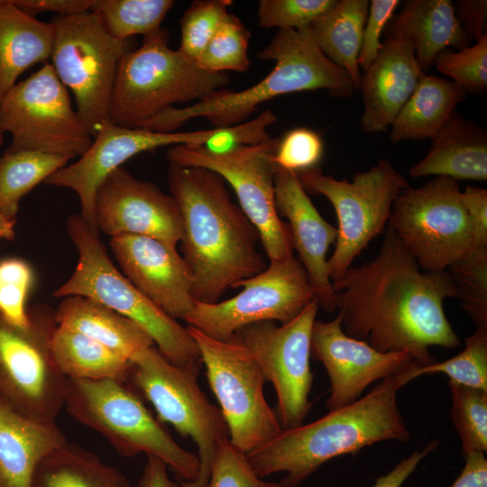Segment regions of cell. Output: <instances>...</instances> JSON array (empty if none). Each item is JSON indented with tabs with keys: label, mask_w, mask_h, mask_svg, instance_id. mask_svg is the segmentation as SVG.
<instances>
[{
	"label": "cell",
	"mask_w": 487,
	"mask_h": 487,
	"mask_svg": "<svg viewBox=\"0 0 487 487\" xmlns=\"http://www.w3.org/2000/svg\"><path fill=\"white\" fill-rule=\"evenodd\" d=\"M332 288L345 333L380 352H406L427 365L436 362L430 346L461 345L444 311L446 299L459 297L449 271L421 270L389 228L378 254Z\"/></svg>",
	"instance_id": "obj_1"
},
{
	"label": "cell",
	"mask_w": 487,
	"mask_h": 487,
	"mask_svg": "<svg viewBox=\"0 0 487 487\" xmlns=\"http://www.w3.org/2000/svg\"><path fill=\"white\" fill-rule=\"evenodd\" d=\"M168 185L181 216L183 259L195 301L216 303L241 280L267 268L255 225L217 173L170 163Z\"/></svg>",
	"instance_id": "obj_2"
},
{
	"label": "cell",
	"mask_w": 487,
	"mask_h": 487,
	"mask_svg": "<svg viewBox=\"0 0 487 487\" xmlns=\"http://www.w3.org/2000/svg\"><path fill=\"white\" fill-rule=\"evenodd\" d=\"M400 389L393 375L387 377L356 401L309 424L283 429L247 454V460L259 477L283 472L280 487H296L335 457L381 441L408 442L410 434L397 403Z\"/></svg>",
	"instance_id": "obj_3"
},
{
	"label": "cell",
	"mask_w": 487,
	"mask_h": 487,
	"mask_svg": "<svg viewBox=\"0 0 487 487\" xmlns=\"http://www.w3.org/2000/svg\"><path fill=\"white\" fill-rule=\"evenodd\" d=\"M257 57L274 60L275 66L255 85L241 91L222 88L193 105L170 107L141 128L172 133L197 117L206 118L213 128H227L246 122L260 105L285 94L322 89L334 97L348 98L356 90L349 75L323 53L308 27L278 30Z\"/></svg>",
	"instance_id": "obj_4"
},
{
	"label": "cell",
	"mask_w": 487,
	"mask_h": 487,
	"mask_svg": "<svg viewBox=\"0 0 487 487\" xmlns=\"http://www.w3.org/2000/svg\"><path fill=\"white\" fill-rule=\"evenodd\" d=\"M228 82L226 73L204 70L178 50H171L169 32L161 27L122 59L110 99L109 121L120 127L139 128L173 105L202 100Z\"/></svg>",
	"instance_id": "obj_5"
},
{
	"label": "cell",
	"mask_w": 487,
	"mask_h": 487,
	"mask_svg": "<svg viewBox=\"0 0 487 487\" xmlns=\"http://www.w3.org/2000/svg\"><path fill=\"white\" fill-rule=\"evenodd\" d=\"M67 231L78 250V262L72 275L53 291V296H81L115 310L142 326L170 363L200 370V354L188 328L168 316L119 271L99 235L91 231L80 215L69 216Z\"/></svg>",
	"instance_id": "obj_6"
},
{
	"label": "cell",
	"mask_w": 487,
	"mask_h": 487,
	"mask_svg": "<svg viewBox=\"0 0 487 487\" xmlns=\"http://www.w3.org/2000/svg\"><path fill=\"white\" fill-rule=\"evenodd\" d=\"M64 408L78 422L106 437L122 455H154L180 482L197 479L198 455L177 444L128 383L67 379Z\"/></svg>",
	"instance_id": "obj_7"
},
{
	"label": "cell",
	"mask_w": 487,
	"mask_h": 487,
	"mask_svg": "<svg viewBox=\"0 0 487 487\" xmlns=\"http://www.w3.org/2000/svg\"><path fill=\"white\" fill-rule=\"evenodd\" d=\"M199 372L170 363L153 345L130 358L127 383L152 405L162 424H170L198 446V475L180 487H207L213 461L229 440L220 409L198 384Z\"/></svg>",
	"instance_id": "obj_8"
},
{
	"label": "cell",
	"mask_w": 487,
	"mask_h": 487,
	"mask_svg": "<svg viewBox=\"0 0 487 487\" xmlns=\"http://www.w3.org/2000/svg\"><path fill=\"white\" fill-rule=\"evenodd\" d=\"M51 66L74 95L77 113L94 138L109 121V105L119 64L133 50V39L110 35L91 11L55 15Z\"/></svg>",
	"instance_id": "obj_9"
},
{
	"label": "cell",
	"mask_w": 487,
	"mask_h": 487,
	"mask_svg": "<svg viewBox=\"0 0 487 487\" xmlns=\"http://www.w3.org/2000/svg\"><path fill=\"white\" fill-rule=\"evenodd\" d=\"M307 193L322 195L333 206L338 226L333 254L327 259L331 282L340 278L355 258L388 225L393 203L409 186L387 160L355 173L352 180L336 179L319 167L297 173Z\"/></svg>",
	"instance_id": "obj_10"
},
{
	"label": "cell",
	"mask_w": 487,
	"mask_h": 487,
	"mask_svg": "<svg viewBox=\"0 0 487 487\" xmlns=\"http://www.w3.org/2000/svg\"><path fill=\"white\" fill-rule=\"evenodd\" d=\"M28 312L27 326L0 312V400L31 418L55 422L64 408L67 381L51 349L58 326L55 310L36 304Z\"/></svg>",
	"instance_id": "obj_11"
},
{
	"label": "cell",
	"mask_w": 487,
	"mask_h": 487,
	"mask_svg": "<svg viewBox=\"0 0 487 487\" xmlns=\"http://www.w3.org/2000/svg\"><path fill=\"white\" fill-rule=\"evenodd\" d=\"M187 328L219 402L230 443L247 455L275 438L283 429L265 400L266 381L251 351L234 338L222 341L190 326Z\"/></svg>",
	"instance_id": "obj_12"
},
{
	"label": "cell",
	"mask_w": 487,
	"mask_h": 487,
	"mask_svg": "<svg viewBox=\"0 0 487 487\" xmlns=\"http://www.w3.org/2000/svg\"><path fill=\"white\" fill-rule=\"evenodd\" d=\"M278 138L256 144H240L225 152L202 145H175L167 151L170 163L209 170L221 176L236 194L239 207L257 228L270 260L293 255L289 226L281 220L275 202L272 155Z\"/></svg>",
	"instance_id": "obj_13"
},
{
	"label": "cell",
	"mask_w": 487,
	"mask_h": 487,
	"mask_svg": "<svg viewBox=\"0 0 487 487\" xmlns=\"http://www.w3.org/2000/svg\"><path fill=\"white\" fill-rule=\"evenodd\" d=\"M0 131L12 136L6 152L32 151L70 160L93 142L49 62L0 99Z\"/></svg>",
	"instance_id": "obj_14"
},
{
	"label": "cell",
	"mask_w": 487,
	"mask_h": 487,
	"mask_svg": "<svg viewBox=\"0 0 487 487\" xmlns=\"http://www.w3.org/2000/svg\"><path fill=\"white\" fill-rule=\"evenodd\" d=\"M387 226L425 271H446L473 245L458 183L447 177L402 189Z\"/></svg>",
	"instance_id": "obj_15"
},
{
	"label": "cell",
	"mask_w": 487,
	"mask_h": 487,
	"mask_svg": "<svg viewBox=\"0 0 487 487\" xmlns=\"http://www.w3.org/2000/svg\"><path fill=\"white\" fill-rule=\"evenodd\" d=\"M236 287L244 289L229 299L216 303L195 301L183 320L210 337L228 341L251 324H286L316 298L304 267L293 255L270 262L263 271L241 280Z\"/></svg>",
	"instance_id": "obj_16"
},
{
	"label": "cell",
	"mask_w": 487,
	"mask_h": 487,
	"mask_svg": "<svg viewBox=\"0 0 487 487\" xmlns=\"http://www.w3.org/2000/svg\"><path fill=\"white\" fill-rule=\"evenodd\" d=\"M318 308L315 298L286 324L258 322L241 328L232 337L251 351L265 381L274 386L275 413L282 429L301 426L312 407L308 399L313 383L310 345Z\"/></svg>",
	"instance_id": "obj_17"
},
{
	"label": "cell",
	"mask_w": 487,
	"mask_h": 487,
	"mask_svg": "<svg viewBox=\"0 0 487 487\" xmlns=\"http://www.w3.org/2000/svg\"><path fill=\"white\" fill-rule=\"evenodd\" d=\"M225 128L191 132L160 133L145 128H125L110 122L93 138L89 148L72 163L58 170L43 183L73 190L80 201V216L91 231L99 235L94 204L101 183L130 158L147 151L175 145L206 146L224 133Z\"/></svg>",
	"instance_id": "obj_18"
},
{
	"label": "cell",
	"mask_w": 487,
	"mask_h": 487,
	"mask_svg": "<svg viewBox=\"0 0 487 487\" xmlns=\"http://www.w3.org/2000/svg\"><path fill=\"white\" fill-rule=\"evenodd\" d=\"M94 213L98 231L111 238L143 235L177 247L182 237L181 216L172 196L122 167L99 186Z\"/></svg>",
	"instance_id": "obj_19"
},
{
	"label": "cell",
	"mask_w": 487,
	"mask_h": 487,
	"mask_svg": "<svg viewBox=\"0 0 487 487\" xmlns=\"http://www.w3.org/2000/svg\"><path fill=\"white\" fill-rule=\"evenodd\" d=\"M340 313L328 322L316 320L311 357L322 363L330 379L329 410L356 401L372 382L392 376L411 361L406 352H380L366 341L347 335Z\"/></svg>",
	"instance_id": "obj_20"
},
{
	"label": "cell",
	"mask_w": 487,
	"mask_h": 487,
	"mask_svg": "<svg viewBox=\"0 0 487 487\" xmlns=\"http://www.w3.org/2000/svg\"><path fill=\"white\" fill-rule=\"evenodd\" d=\"M109 244L124 275L157 307L174 319L190 312L193 280L177 247L143 235L112 237Z\"/></svg>",
	"instance_id": "obj_21"
},
{
	"label": "cell",
	"mask_w": 487,
	"mask_h": 487,
	"mask_svg": "<svg viewBox=\"0 0 487 487\" xmlns=\"http://www.w3.org/2000/svg\"><path fill=\"white\" fill-rule=\"evenodd\" d=\"M279 215L289 220L293 250L304 267L319 306L334 311L335 294L327 271L326 254L336 241L337 229L317 211L297 173L279 169L274 176Z\"/></svg>",
	"instance_id": "obj_22"
},
{
	"label": "cell",
	"mask_w": 487,
	"mask_h": 487,
	"mask_svg": "<svg viewBox=\"0 0 487 487\" xmlns=\"http://www.w3.org/2000/svg\"><path fill=\"white\" fill-rule=\"evenodd\" d=\"M423 74L411 43L400 32L388 29L378 55L361 76V129L366 133L386 132Z\"/></svg>",
	"instance_id": "obj_23"
},
{
	"label": "cell",
	"mask_w": 487,
	"mask_h": 487,
	"mask_svg": "<svg viewBox=\"0 0 487 487\" xmlns=\"http://www.w3.org/2000/svg\"><path fill=\"white\" fill-rule=\"evenodd\" d=\"M66 442L56 422L31 418L0 400V487H31L41 460Z\"/></svg>",
	"instance_id": "obj_24"
},
{
	"label": "cell",
	"mask_w": 487,
	"mask_h": 487,
	"mask_svg": "<svg viewBox=\"0 0 487 487\" xmlns=\"http://www.w3.org/2000/svg\"><path fill=\"white\" fill-rule=\"evenodd\" d=\"M427 155L409 170L413 179L447 177L455 180L487 179V131L456 111L431 139Z\"/></svg>",
	"instance_id": "obj_25"
},
{
	"label": "cell",
	"mask_w": 487,
	"mask_h": 487,
	"mask_svg": "<svg viewBox=\"0 0 487 487\" xmlns=\"http://www.w3.org/2000/svg\"><path fill=\"white\" fill-rule=\"evenodd\" d=\"M388 29L411 43L420 69L426 73L435 58L449 47L462 50L471 40L458 21L450 0H409L391 18Z\"/></svg>",
	"instance_id": "obj_26"
},
{
	"label": "cell",
	"mask_w": 487,
	"mask_h": 487,
	"mask_svg": "<svg viewBox=\"0 0 487 487\" xmlns=\"http://www.w3.org/2000/svg\"><path fill=\"white\" fill-rule=\"evenodd\" d=\"M53 41L51 23L26 14L12 0H0V99L24 71L51 59Z\"/></svg>",
	"instance_id": "obj_27"
},
{
	"label": "cell",
	"mask_w": 487,
	"mask_h": 487,
	"mask_svg": "<svg viewBox=\"0 0 487 487\" xmlns=\"http://www.w3.org/2000/svg\"><path fill=\"white\" fill-rule=\"evenodd\" d=\"M55 317L58 326L78 332L129 359L154 345L150 335L138 324L85 297H65Z\"/></svg>",
	"instance_id": "obj_28"
},
{
	"label": "cell",
	"mask_w": 487,
	"mask_h": 487,
	"mask_svg": "<svg viewBox=\"0 0 487 487\" xmlns=\"http://www.w3.org/2000/svg\"><path fill=\"white\" fill-rule=\"evenodd\" d=\"M466 96L467 92L454 81L423 74L390 127V142L434 138Z\"/></svg>",
	"instance_id": "obj_29"
},
{
	"label": "cell",
	"mask_w": 487,
	"mask_h": 487,
	"mask_svg": "<svg viewBox=\"0 0 487 487\" xmlns=\"http://www.w3.org/2000/svg\"><path fill=\"white\" fill-rule=\"evenodd\" d=\"M369 6L368 0H336L308 26L323 53L349 75L356 90L362 76L358 56Z\"/></svg>",
	"instance_id": "obj_30"
},
{
	"label": "cell",
	"mask_w": 487,
	"mask_h": 487,
	"mask_svg": "<svg viewBox=\"0 0 487 487\" xmlns=\"http://www.w3.org/2000/svg\"><path fill=\"white\" fill-rule=\"evenodd\" d=\"M51 349L57 368L67 379L127 383L130 359L78 332L57 326Z\"/></svg>",
	"instance_id": "obj_31"
},
{
	"label": "cell",
	"mask_w": 487,
	"mask_h": 487,
	"mask_svg": "<svg viewBox=\"0 0 487 487\" xmlns=\"http://www.w3.org/2000/svg\"><path fill=\"white\" fill-rule=\"evenodd\" d=\"M31 487H131L127 477L95 453L69 443L37 466Z\"/></svg>",
	"instance_id": "obj_32"
},
{
	"label": "cell",
	"mask_w": 487,
	"mask_h": 487,
	"mask_svg": "<svg viewBox=\"0 0 487 487\" xmlns=\"http://www.w3.org/2000/svg\"><path fill=\"white\" fill-rule=\"evenodd\" d=\"M69 161L32 151L5 152L0 157V212L16 219L22 198Z\"/></svg>",
	"instance_id": "obj_33"
},
{
	"label": "cell",
	"mask_w": 487,
	"mask_h": 487,
	"mask_svg": "<svg viewBox=\"0 0 487 487\" xmlns=\"http://www.w3.org/2000/svg\"><path fill=\"white\" fill-rule=\"evenodd\" d=\"M438 372L448 376L450 381L487 391V329L476 328L455 356L427 365L413 360L393 377L401 388L418 376Z\"/></svg>",
	"instance_id": "obj_34"
},
{
	"label": "cell",
	"mask_w": 487,
	"mask_h": 487,
	"mask_svg": "<svg viewBox=\"0 0 487 487\" xmlns=\"http://www.w3.org/2000/svg\"><path fill=\"white\" fill-rule=\"evenodd\" d=\"M173 5L172 0H94L90 11L110 35L128 40L159 30Z\"/></svg>",
	"instance_id": "obj_35"
},
{
	"label": "cell",
	"mask_w": 487,
	"mask_h": 487,
	"mask_svg": "<svg viewBox=\"0 0 487 487\" xmlns=\"http://www.w3.org/2000/svg\"><path fill=\"white\" fill-rule=\"evenodd\" d=\"M451 418L459 435L462 454L487 452V391L448 381Z\"/></svg>",
	"instance_id": "obj_36"
},
{
	"label": "cell",
	"mask_w": 487,
	"mask_h": 487,
	"mask_svg": "<svg viewBox=\"0 0 487 487\" xmlns=\"http://www.w3.org/2000/svg\"><path fill=\"white\" fill-rule=\"evenodd\" d=\"M251 33L241 20L229 13L196 61L204 70L225 73L248 69Z\"/></svg>",
	"instance_id": "obj_37"
},
{
	"label": "cell",
	"mask_w": 487,
	"mask_h": 487,
	"mask_svg": "<svg viewBox=\"0 0 487 487\" xmlns=\"http://www.w3.org/2000/svg\"><path fill=\"white\" fill-rule=\"evenodd\" d=\"M462 308L476 328L487 329V247H473L447 269Z\"/></svg>",
	"instance_id": "obj_38"
},
{
	"label": "cell",
	"mask_w": 487,
	"mask_h": 487,
	"mask_svg": "<svg viewBox=\"0 0 487 487\" xmlns=\"http://www.w3.org/2000/svg\"><path fill=\"white\" fill-rule=\"evenodd\" d=\"M231 0L193 2L180 18L181 41L178 51L197 61L229 14Z\"/></svg>",
	"instance_id": "obj_39"
},
{
	"label": "cell",
	"mask_w": 487,
	"mask_h": 487,
	"mask_svg": "<svg viewBox=\"0 0 487 487\" xmlns=\"http://www.w3.org/2000/svg\"><path fill=\"white\" fill-rule=\"evenodd\" d=\"M433 64L467 93H483L487 88V35L473 46L442 51Z\"/></svg>",
	"instance_id": "obj_40"
},
{
	"label": "cell",
	"mask_w": 487,
	"mask_h": 487,
	"mask_svg": "<svg viewBox=\"0 0 487 487\" xmlns=\"http://www.w3.org/2000/svg\"><path fill=\"white\" fill-rule=\"evenodd\" d=\"M34 282V271L26 261L17 257L0 260V312L16 326L30 324L26 302Z\"/></svg>",
	"instance_id": "obj_41"
},
{
	"label": "cell",
	"mask_w": 487,
	"mask_h": 487,
	"mask_svg": "<svg viewBox=\"0 0 487 487\" xmlns=\"http://www.w3.org/2000/svg\"><path fill=\"white\" fill-rule=\"evenodd\" d=\"M336 0H262L258 4L259 26L299 30L331 8Z\"/></svg>",
	"instance_id": "obj_42"
},
{
	"label": "cell",
	"mask_w": 487,
	"mask_h": 487,
	"mask_svg": "<svg viewBox=\"0 0 487 487\" xmlns=\"http://www.w3.org/2000/svg\"><path fill=\"white\" fill-rule=\"evenodd\" d=\"M324 155L321 136L308 127H296L280 139L272 161L281 170L299 173L318 167Z\"/></svg>",
	"instance_id": "obj_43"
},
{
	"label": "cell",
	"mask_w": 487,
	"mask_h": 487,
	"mask_svg": "<svg viewBox=\"0 0 487 487\" xmlns=\"http://www.w3.org/2000/svg\"><path fill=\"white\" fill-rule=\"evenodd\" d=\"M207 487H280V484L259 477L246 455L228 440L213 461Z\"/></svg>",
	"instance_id": "obj_44"
},
{
	"label": "cell",
	"mask_w": 487,
	"mask_h": 487,
	"mask_svg": "<svg viewBox=\"0 0 487 487\" xmlns=\"http://www.w3.org/2000/svg\"><path fill=\"white\" fill-rule=\"evenodd\" d=\"M399 0H372L364 24L358 65L365 70L378 55L382 47V31L391 20Z\"/></svg>",
	"instance_id": "obj_45"
},
{
	"label": "cell",
	"mask_w": 487,
	"mask_h": 487,
	"mask_svg": "<svg viewBox=\"0 0 487 487\" xmlns=\"http://www.w3.org/2000/svg\"><path fill=\"white\" fill-rule=\"evenodd\" d=\"M461 201L471 223L473 247H487V189L467 186L461 191Z\"/></svg>",
	"instance_id": "obj_46"
},
{
	"label": "cell",
	"mask_w": 487,
	"mask_h": 487,
	"mask_svg": "<svg viewBox=\"0 0 487 487\" xmlns=\"http://www.w3.org/2000/svg\"><path fill=\"white\" fill-rule=\"evenodd\" d=\"M453 5L456 17L470 40L478 41L487 35L486 0H459Z\"/></svg>",
	"instance_id": "obj_47"
},
{
	"label": "cell",
	"mask_w": 487,
	"mask_h": 487,
	"mask_svg": "<svg viewBox=\"0 0 487 487\" xmlns=\"http://www.w3.org/2000/svg\"><path fill=\"white\" fill-rule=\"evenodd\" d=\"M26 14L34 16L40 13L55 15H74L90 11L94 0H12Z\"/></svg>",
	"instance_id": "obj_48"
},
{
	"label": "cell",
	"mask_w": 487,
	"mask_h": 487,
	"mask_svg": "<svg viewBox=\"0 0 487 487\" xmlns=\"http://www.w3.org/2000/svg\"><path fill=\"white\" fill-rule=\"evenodd\" d=\"M438 443L437 440L432 441L423 450H417L402 459L391 472L378 477L372 487H401L419 463L436 448Z\"/></svg>",
	"instance_id": "obj_49"
},
{
	"label": "cell",
	"mask_w": 487,
	"mask_h": 487,
	"mask_svg": "<svg viewBox=\"0 0 487 487\" xmlns=\"http://www.w3.org/2000/svg\"><path fill=\"white\" fill-rule=\"evenodd\" d=\"M464 466L450 487H487L485 453L472 451L463 455Z\"/></svg>",
	"instance_id": "obj_50"
},
{
	"label": "cell",
	"mask_w": 487,
	"mask_h": 487,
	"mask_svg": "<svg viewBox=\"0 0 487 487\" xmlns=\"http://www.w3.org/2000/svg\"><path fill=\"white\" fill-rule=\"evenodd\" d=\"M139 487H180L168 475V465L159 457L147 455Z\"/></svg>",
	"instance_id": "obj_51"
},
{
	"label": "cell",
	"mask_w": 487,
	"mask_h": 487,
	"mask_svg": "<svg viewBox=\"0 0 487 487\" xmlns=\"http://www.w3.org/2000/svg\"><path fill=\"white\" fill-rule=\"evenodd\" d=\"M16 219L11 218L0 212V242L13 240L15 236L14 225Z\"/></svg>",
	"instance_id": "obj_52"
},
{
	"label": "cell",
	"mask_w": 487,
	"mask_h": 487,
	"mask_svg": "<svg viewBox=\"0 0 487 487\" xmlns=\"http://www.w3.org/2000/svg\"><path fill=\"white\" fill-rule=\"evenodd\" d=\"M3 135H4V133L0 131V147H1L2 143H3Z\"/></svg>",
	"instance_id": "obj_53"
}]
</instances>
